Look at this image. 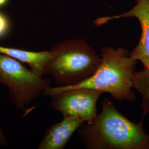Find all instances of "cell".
Masks as SVG:
<instances>
[{
  "mask_svg": "<svg viewBox=\"0 0 149 149\" xmlns=\"http://www.w3.org/2000/svg\"><path fill=\"white\" fill-rule=\"evenodd\" d=\"M102 111L92 122L80 128V140L90 149H149V135L143 121L135 123L118 111L112 102L104 99Z\"/></svg>",
  "mask_w": 149,
  "mask_h": 149,
  "instance_id": "1",
  "label": "cell"
},
{
  "mask_svg": "<svg viewBox=\"0 0 149 149\" xmlns=\"http://www.w3.org/2000/svg\"><path fill=\"white\" fill-rule=\"evenodd\" d=\"M10 28V23L8 18L0 12V38L3 37L8 33Z\"/></svg>",
  "mask_w": 149,
  "mask_h": 149,
  "instance_id": "10",
  "label": "cell"
},
{
  "mask_svg": "<svg viewBox=\"0 0 149 149\" xmlns=\"http://www.w3.org/2000/svg\"><path fill=\"white\" fill-rule=\"evenodd\" d=\"M52 77L43 79L21 63L0 53V84L8 87L10 100L18 109H25L49 87Z\"/></svg>",
  "mask_w": 149,
  "mask_h": 149,
  "instance_id": "4",
  "label": "cell"
},
{
  "mask_svg": "<svg viewBox=\"0 0 149 149\" xmlns=\"http://www.w3.org/2000/svg\"><path fill=\"white\" fill-rule=\"evenodd\" d=\"M84 123L76 118L64 117L60 122L53 124L48 129L38 149H64L74 132Z\"/></svg>",
  "mask_w": 149,
  "mask_h": 149,
  "instance_id": "7",
  "label": "cell"
},
{
  "mask_svg": "<svg viewBox=\"0 0 149 149\" xmlns=\"http://www.w3.org/2000/svg\"><path fill=\"white\" fill-rule=\"evenodd\" d=\"M44 74H49L59 86L80 84L96 73L101 57L83 39L65 40L49 51Z\"/></svg>",
  "mask_w": 149,
  "mask_h": 149,
  "instance_id": "3",
  "label": "cell"
},
{
  "mask_svg": "<svg viewBox=\"0 0 149 149\" xmlns=\"http://www.w3.org/2000/svg\"><path fill=\"white\" fill-rule=\"evenodd\" d=\"M8 0H0V6L5 5L6 3L7 2Z\"/></svg>",
  "mask_w": 149,
  "mask_h": 149,
  "instance_id": "12",
  "label": "cell"
},
{
  "mask_svg": "<svg viewBox=\"0 0 149 149\" xmlns=\"http://www.w3.org/2000/svg\"><path fill=\"white\" fill-rule=\"evenodd\" d=\"M135 5L130 10L113 16L98 17L93 21V24L97 27H100L113 20L136 18L141 26V34L138 44L130 52V56L140 61L144 67H147L149 66V0H135Z\"/></svg>",
  "mask_w": 149,
  "mask_h": 149,
  "instance_id": "6",
  "label": "cell"
},
{
  "mask_svg": "<svg viewBox=\"0 0 149 149\" xmlns=\"http://www.w3.org/2000/svg\"><path fill=\"white\" fill-rule=\"evenodd\" d=\"M0 53L27 64L31 71L41 77L44 74L45 66L50 54L49 51L31 52L2 46H0Z\"/></svg>",
  "mask_w": 149,
  "mask_h": 149,
  "instance_id": "8",
  "label": "cell"
},
{
  "mask_svg": "<svg viewBox=\"0 0 149 149\" xmlns=\"http://www.w3.org/2000/svg\"><path fill=\"white\" fill-rule=\"evenodd\" d=\"M7 145V141L6 137L2 131V129L0 127V145L2 146H6Z\"/></svg>",
  "mask_w": 149,
  "mask_h": 149,
  "instance_id": "11",
  "label": "cell"
},
{
  "mask_svg": "<svg viewBox=\"0 0 149 149\" xmlns=\"http://www.w3.org/2000/svg\"><path fill=\"white\" fill-rule=\"evenodd\" d=\"M104 92L90 88H78L60 91L52 94L53 108L64 117L76 118L91 123L98 114L96 103Z\"/></svg>",
  "mask_w": 149,
  "mask_h": 149,
  "instance_id": "5",
  "label": "cell"
},
{
  "mask_svg": "<svg viewBox=\"0 0 149 149\" xmlns=\"http://www.w3.org/2000/svg\"><path fill=\"white\" fill-rule=\"evenodd\" d=\"M101 52V63L90 79L76 85L50 87L43 94L50 96L60 91L90 88L108 93L119 101L134 102L136 97L132 90L133 79L137 60L130 56L127 49L121 47H104Z\"/></svg>",
  "mask_w": 149,
  "mask_h": 149,
  "instance_id": "2",
  "label": "cell"
},
{
  "mask_svg": "<svg viewBox=\"0 0 149 149\" xmlns=\"http://www.w3.org/2000/svg\"><path fill=\"white\" fill-rule=\"evenodd\" d=\"M133 87L138 91L142 97L143 118L149 114V66L144 67L142 71L134 74Z\"/></svg>",
  "mask_w": 149,
  "mask_h": 149,
  "instance_id": "9",
  "label": "cell"
}]
</instances>
